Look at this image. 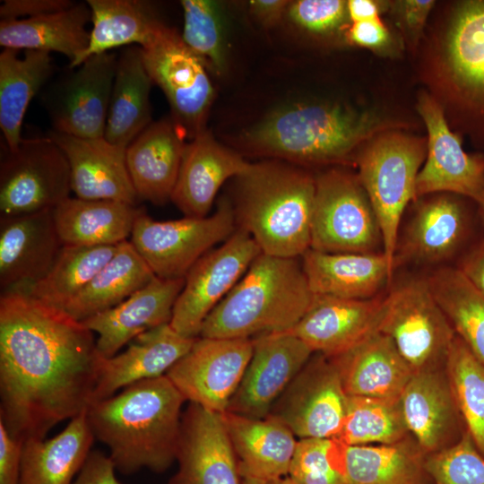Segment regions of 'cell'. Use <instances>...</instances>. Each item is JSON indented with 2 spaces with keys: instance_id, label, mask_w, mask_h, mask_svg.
Returning a JSON list of instances; mask_svg holds the SVG:
<instances>
[{
  "instance_id": "25",
  "label": "cell",
  "mask_w": 484,
  "mask_h": 484,
  "mask_svg": "<svg viewBox=\"0 0 484 484\" xmlns=\"http://www.w3.org/2000/svg\"><path fill=\"white\" fill-rule=\"evenodd\" d=\"M48 136L67 159L75 197L135 204L138 197L126 166V149L105 138L83 139L53 130Z\"/></svg>"
},
{
  "instance_id": "24",
  "label": "cell",
  "mask_w": 484,
  "mask_h": 484,
  "mask_svg": "<svg viewBox=\"0 0 484 484\" xmlns=\"http://www.w3.org/2000/svg\"><path fill=\"white\" fill-rule=\"evenodd\" d=\"M184 284L185 278L155 276L120 304L84 320L85 326L98 334L99 354L113 357L139 334L169 324Z\"/></svg>"
},
{
  "instance_id": "17",
  "label": "cell",
  "mask_w": 484,
  "mask_h": 484,
  "mask_svg": "<svg viewBox=\"0 0 484 484\" xmlns=\"http://www.w3.org/2000/svg\"><path fill=\"white\" fill-rule=\"evenodd\" d=\"M347 398L338 367L322 355L308 360L269 414L300 439L335 438L343 425Z\"/></svg>"
},
{
  "instance_id": "2",
  "label": "cell",
  "mask_w": 484,
  "mask_h": 484,
  "mask_svg": "<svg viewBox=\"0 0 484 484\" xmlns=\"http://www.w3.org/2000/svg\"><path fill=\"white\" fill-rule=\"evenodd\" d=\"M185 401L164 375L91 403L87 418L94 438L108 447L120 473L143 468L162 473L177 458Z\"/></svg>"
},
{
  "instance_id": "47",
  "label": "cell",
  "mask_w": 484,
  "mask_h": 484,
  "mask_svg": "<svg viewBox=\"0 0 484 484\" xmlns=\"http://www.w3.org/2000/svg\"><path fill=\"white\" fill-rule=\"evenodd\" d=\"M290 18L301 28L315 33L332 31L348 16L347 1L298 0L288 7Z\"/></svg>"
},
{
  "instance_id": "5",
  "label": "cell",
  "mask_w": 484,
  "mask_h": 484,
  "mask_svg": "<svg viewBox=\"0 0 484 484\" xmlns=\"http://www.w3.org/2000/svg\"><path fill=\"white\" fill-rule=\"evenodd\" d=\"M302 261L261 253L207 316L201 337L254 339L293 328L310 308Z\"/></svg>"
},
{
  "instance_id": "51",
  "label": "cell",
  "mask_w": 484,
  "mask_h": 484,
  "mask_svg": "<svg viewBox=\"0 0 484 484\" xmlns=\"http://www.w3.org/2000/svg\"><path fill=\"white\" fill-rule=\"evenodd\" d=\"M116 471L109 455L93 450L88 455L73 484H122L116 477Z\"/></svg>"
},
{
  "instance_id": "1",
  "label": "cell",
  "mask_w": 484,
  "mask_h": 484,
  "mask_svg": "<svg viewBox=\"0 0 484 484\" xmlns=\"http://www.w3.org/2000/svg\"><path fill=\"white\" fill-rule=\"evenodd\" d=\"M100 355L94 333L22 289L0 297V421L16 440L44 439L88 409Z\"/></svg>"
},
{
  "instance_id": "7",
  "label": "cell",
  "mask_w": 484,
  "mask_h": 484,
  "mask_svg": "<svg viewBox=\"0 0 484 484\" xmlns=\"http://www.w3.org/2000/svg\"><path fill=\"white\" fill-rule=\"evenodd\" d=\"M236 229L232 204L222 200L215 212L204 218L159 221L142 211L134 221L130 242L155 276L180 279Z\"/></svg>"
},
{
  "instance_id": "29",
  "label": "cell",
  "mask_w": 484,
  "mask_h": 484,
  "mask_svg": "<svg viewBox=\"0 0 484 484\" xmlns=\"http://www.w3.org/2000/svg\"><path fill=\"white\" fill-rule=\"evenodd\" d=\"M221 416L241 477L269 483L288 476L298 441L287 425L272 414L253 419L225 411Z\"/></svg>"
},
{
  "instance_id": "43",
  "label": "cell",
  "mask_w": 484,
  "mask_h": 484,
  "mask_svg": "<svg viewBox=\"0 0 484 484\" xmlns=\"http://www.w3.org/2000/svg\"><path fill=\"white\" fill-rule=\"evenodd\" d=\"M445 369L465 430L484 456V365L455 335Z\"/></svg>"
},
{
  "instance_id": "9",
  "label": "cell",
  "mask_w": 484,
  "mask_h": 484,
  "mask_svg": "<svg viewBox=\"0 0 484 484\" xmlns=\"http://www.w3.org/2000/svg\"><path fill=\"white\" fill-rule=\"evenodd\" d=\"M380 227L358 177L331 169L315 177L310 249L324 253H377Z\"/></svg>"
},
{
  "instance_id": "36",
  "label": "cell",
  "mask_w": 484,
  "mask_h": 484,
  "mask_svg": "<svg viewBox=\"0 0 484 484\" xmlns=\"http://www.w3.org/2000/svg\"><path fill=\"white\" fill-rule=\"evenodd\" d=\"M92 29L87 49L76 61L74 68L91 56L109 52L120 47L151 44L167 25L155 12L151 3L142 0H88Z\"/></svg>"
},
{
  "instance_id": "13",
  "label": "cell",
  "mask_w": 484,
  "mask_h": 484,
  "mask_svg": "<svg viewBox=\"0 0 484 484\" xmlns=\"http://www.w3.org/2000/svg\"><path fill=\"white\" fill-rule=\"evenodd\" d=\"M262 253L245 230L236 231L188 271L173 307L170 326L188 338L200 336L203 322Z\"/></svg>"
},
{
  "instance_id": "39",
  "label": "cell",
  "mask_w": 484,
  "mask_h": 484,
  "mask_svg": "<svg viewBox=\"0 0 484 484\" xmlns=\"http://www.w3.org/2000/svg\"><path fill=\"white\" fill-rule=\"evenodd\" d=\"M425 458L416 442L411 444L407 438L390 445H346V482L429 484Z\"/></svg>"
},
{
  "instance_id": "58",
  "label": "cell",
  "mask_w": 484,
  "mask_h": 484,
  "mask_svg": "<svg viewBox=\"0 0 484 484\" xmlns=\"http://www.w3.org/2000/svg\"><path fill=\"white\" fill-rule=\"evenodd\" d=\"M478 209H479V214H480V221H481V224H482V226L484 228V192H483L481 201L478 204Z\"/></svg>"
},
{
  "instance_id": "8",
  "label": "cell",
  "mask_w": 484,
  "mask_h": 484,
  "mask_svg": "<svg viewBox=\"0 0 484 484\" xmlns=\"http://www.w3.org/2000/svg\"><path fill=\"white\" fill-rule=\"evenodd\" d=\"M377 331L388 336L413 373L440 368L455 337L426 279H411L384 301Z\"/></svg>"
},
{
  "instance_id": "50",
  "label": "cell",
  "mask_w": 484,
  "mask_h": 484,
  "mask_svg": "<svg viewBox=\"0 0 484 484\" xmlns=\"http://www.w3.org/2000/svg\"><path fill=\"white\" fill-rule=\"evenodd\" d=\"M22 445L0 421V484H20Z\"/></svg>"
},
{
  "instance_id": "54",
  "label": "cell",
  "mask_w": 484,
  "mask_h": 484,
  "mask_svg": "<svg viewBox=\"0 0 484 484\" xmlns=\"http://www.w3.org/2000/svg\"><path fill=\"white\" fill-rule=\"evenodd\" d=\"M290 4L283 0H253L249 2V10L263 25L272 26L280 22Z\"/></svg>"
},
{
  "instance_id": "6",
  "label": "cell",
  "mask_w": 484,
  "mask_h": 484,
  "mask_svg": "<svg viewBox=\"0 0 484 484\" xmlns=\"http://www.w3.org/2000/svg\"><path fill=\"white\" fill-rule=\"evenodd\" d=\"M423 141L400 133L379 134L360 151L358 178L376 213L383 253L394 272L399 229L408 203L416 199V179L427 156Z\"/></svg>"
},
{
  "instance_id": "45",
  "label": "cell",
  "mask_w": 484,
  "mask_h": 484,
  "mask_svg": "<svg viewBox=\"0 0 484 484\" xmlns=\"http://www.w3.org/2000/svg\"><path fill=\"white\" fill-rule=\"evenodd\" d=\"M345 449L336 438L300 439L288 476L298 484H347Z\"/></svg>"
},
{
  "instance_id": "33",
  "label": "cell",
  "mask_w": 484,
  "mask_h": 484,
  "mask_svg": "<svg viewBox=\"0 0 484 484\" xmlns=\"http://www.w3.org/2000/svg\"><path fill=\"white\" fill-rule=\"evenodd\" d=\"M90 22L87 2H75L65 10L39 17L0 21V45L17 50L57 52L72 64L89 46Z\"/></svg>"
},
{
  "instance_id": "34",
  "label": "cell",
  "mask_w": 484,
  "mask_h": 484,
  "mask_svg": "<svg viewBox=\"0 0 484 484\" xmlns=\"http://www.w3.org/2000/svg\"><path fill=\"white\" fill-rule=\"evenodd\" d=\"M149 75L139 46H128L117 56L104 138L127 149L152 122Z\"/></svg>"
},
{
  "instance_id": "49",
  "label": "cell",
  "mask_w": 484,
  "mask_h": 484,
  "mask_svg": "<svg viewBox=\"0 0 484 484\" xmlns=\"http://www.w3.org/2000/svg\"><path fill=\"white\" fill-rule=\"evenodd\" d=\"M74 3L71 0H4L0 18L7 21L39 17L65 10Z\"/></svg>"
},
{
  "instance_id": "23",
  "label": "cell",
  "mask_w": 484,
  "mask_h": 484,
  "mask_svg": "<svg viewBox=\"0 0 484 484\" xmlns=\"http://www.w3.org/2000/svg\"><path fill=\"white\" fill-rule=\"evenodd\" d=\"M400 403L408 431L425 456L453 445L465 431L445 369L414 373Z\"/></svg>"
},
{
  "instance_id": "20",
  "label": "cell",
  "mask_w": 484,
  "mask_h": 484,
  "mask_svg": "<svg viewBox=\"0 0 484 484\" xmlns=\"http://www.w3.org/2000/svg\"><path fill=\"white\" fill-rule=\"evenodd\" d=\"M176 461L169 484H242L221 414L194 402L182 415Z\"/></svg>"
},
{
  "instance_id": "32",
  "label": "cell",
  "mask_w": 484,
  "mask_h": 484,
  "mask_svg": "<svg viewBox=\"0 0 484 484\" xmlns=\"http://www.w3.org/2000/svg\"><path fill=\"white\" fill-rule=\"evenodd\" d=\"M94 440L87 410L71 419L64 430L52 438L25 440L20 484H73Z\"/></svg>"
},
{
  "instance_id": "16",
  "label": "cell",
  "mask_w": 484,
  "mask_h": 484,
  "mask_svg": "<svg viewBox=\"0 0 484 484\" xmlns=\"http://www.w3.org/2000/svg\"><path fill=\"white\" fill-rule=\"evenodd\" d=\"M117 56L110 51L91 56L51 87L45 104L53 131L104 138Z\"/></svg>"
},
{
  "instance_id": "31",
  "label": "cell",
  "mask_w": 484,
  "mask_h": 484,
  "mask_svg": "<svg viewBox=\"0 0 484 484\" xmlns=\"http://www.w3.org/2000/svg\"><path fill=\"white\" fill-rule=\"evenodd\" d=\"M301 261L315 295L349 299L372 298L393 274L383 252L324 253L308 249L301 256Z\"/></svg>"
},
{
  "instance_id": "18",
  "label": "cell",
  "mask_w": 484,
  "mask_h": 484,
  "mask_svg": "<svg viewBox=\"0 0 484 484\" xmlns=\"http://www.w3.org/2000/svg\"><path fill=\"white\" fill-rule=\"evenodd\" d=\"M428 133L425 164L416 179V198L445 192L466 197L477 204L484 192V154L463 151L459 136L454 134L439 105L422 93L417 105Z\"/></svg>"
},
{
  "instance_id": "46",
  "label": "cell",
  "mask_w": 484,
  "mask_h": 484,
  "mask_svg": "<svg viewBox=\"0 0 484 484\" xmlns=\"http://www.w3.org/2000/svg\"><path fill=\"white\" fill-rule=\"evenodd\" d=\"M433 484H484V456L465 430L453 445L426 456Z\"/></svg>"
},
{
  "instance_id": "53",
  "label": "cell",
  "mask_w": 484,
  "mask_h": 484,
  "mask_svg": "<svg viewBox=\"0 0 484 484\" xmlns=\"http://www.w3.org/2000/svg\"><path fill=\"white\" fill-rule=\"evenodd\" d=\"M456 267L484 295V236L461 256Z\"/></svg>"
},
{
  "instance_id": "37",
  "label": "cell",
  "mask_w": 484,
  "mask_h": 484,
  "mask_svg": "<svg viewBox=\"0 0 484 484\" xmlns=\"http://www.w3.org/2000/svg\"><path fill=\"white\" fill-rule=\"evenodd\" d=\"M4 48L0 53V128L8 151L19 147L30 102L52 73L50 53Z\"/></svg>"
},
{
  "instance_id": "48",
  "label": "cell",
  "mask_w": 484,
  "mask_h": 484,
  "mask_svg": "<svg viewBox=\"0 0 484 484\" xmlns=\"http://www.w3.org/2000/svg\"><path fill=\"white\" fill-rule=\"evenodd\" d=\"M435 3L433 0L391 1L388 2L387 10L391 12L409 40L415 44Z\"/></svg>"
},
{
  "instance_id": "21",
  "label": "cell",
  "mask_w": 484,
  "mask_h": 484,
  "mask_svg": "<svg viewBox=\"0 0 484 484\" xmlns=\"http://www.w3.org/2000/svg\"><path fill=\"white\" fill-rule=\"evenodd\" d=\"M385 298L349 299L315 295L301 320L288 333L313 352L328 358L340 356L377 331Z\"/></svg>"
},
{
  "instance_id": "27",
  "label": "cell",
  "mask_w": 484,
  "mask_h": 484,
  "mask_svg": "<svg viewBox=\"0 0 484 484\" xmlns=\"http://www.w3.org/2000/svg\"><path fill=\"white\" fill-rule=\"evenodd\" d=\"M196 338L176 332L169 324L144 332L127 349L110 358L100 356L91 403L113 396L130 385L166 375L190 350Z\"/></svg>"
},
{
  "instance_id": "30",
  "label": "cell",
  "mask_w": 484,
  "mask_h": 484,
  "mask_svg": "<svg viewBox=\"0 0 484 484\" xmlns=\"http://www.w3.org/2000/svg\"><path fill=\"white\" fill-rule=\"evenodd\" d=\"M331 359L347 395L400 399L414 374L392 340L378 331Z\"/></svg>"
},
{
  "instance_id": "55",
  "label": "cell",
  "mask_w": 484,
  "mask_h": 484,
  "mask_svg": "<svg viewBox=\"0 0 484 484\" xmlns=\"http://www.w3.org/2000/svg\"><path fill=\"white\" fill-rule=\"evenodd\" d=\"M388 2L373 0L347 1L348 16L353 22L369 21L379 18V13L387 10Z\"/></svg>"
},
{
  "instance_id": "40",
  "label": "cell",
  "mask_w": 484,
  "mask_h": 484,
  "mask_svg": "<svg viewBox=\"0 0 484 484\" xmlns=\"http://www.w3.org/2000/svg\"><path fill=\"white\" fill-rule=\"evenodd\" d=\"M425 279L455 335L484 365V295L457 267L437 269Z\"/></svg>"
},
{
  "instance_id": "26",
  "label": "cell",
  "mask_w": 484,
  "mask_h": 484,
  "mask_svg": "<svg viewBox=\"0 0 484 484\" xmlns=\"http://www.w3.org/2000/svg\"><path fill=\"white\" fill-rule=\"evenodd\" d=\"M250 163L205 129L186 143L170 200L185 217L204 218L221 186L244 173Z\"/></svg>"
},
{
  "instance_id": "56",
  "label": "cell",
  "mask_w": 484,
  "mask_h": 484,
  "mask_svg": "<svg viewBox=\"0 0 484 484\" xmlns=\"http://www.w3.org/2000/svg\"><path fill=\"white\" fill-rule=\"evenodd\" d=\"M268 484H298V483L296 482L294 480H292L290 477L285 476L278 480H272L269 482Z\"/></svg>"
},
{
  "instance_id": "52",
  "label": "cell",
  "mask_w": 484,
  "mask_h": 484,
  "mask_svg": "<svg viewBox=\"0 0 484 484\" xmlns=\"http://www.w3.org/2000/svg\"><path fill=\"white\" fill-rule=\"evenodd\" d=\"M347 36L354 45L378 51L386 49L392 42L389 30L379 18L353 22Z\"/></svg>"
},
{
  "instance_id": "4",
  "label": "cell",
  "mask_w": 484,
  "mask_h": 484,
  "mask_svg": "<svg viewBox=\"0 0 484 484\" xmlns=\"http://www.w3.org/2000/svg\"><path fill=\"white\" fill-rule=\"evenodd\" d=\"M388 122L378 113L341 104L298 103L269 114L242 136L249 151L294 165L346 160Z\"/></svg>"
},
{
  "instance_id": "57",
  "label": "cell",
  "mask_w": 484,
  "mask_h": 484,
  "mask_svg": "<svg viewBox=\"0 0 484 484\" xmlns=\"http://www.w3.org/2000/svg\"><path fill=\"white\" fill-rule=\"evenodd\" d=\"M242 484H268V482L253 478V477H241Z\"/></svg>"
},
{
  "instance_id": "38",
  "label": "cell",
  "mask_w": 484,
  "mask_h": 484,
  "mask_svg": "<svg viewBox=\"0 0 484 484\" xmlns=\"http://www.w3.org/2000/svg\"><path fill=\"white\" fill-rule=\"evenodd\" d=\"M155 277L130 241L118 245L108 263L63 309L83 322L116 307Z\"/></svg>"
},
{
  "instance_id": "28",
  "label": "cell",
  "mask_w": 484,
  "mask_h": 484,
  "mask_svg": "<svg viewBox=\"0 0 484 484\" xmlns=\"http://www.w3.org/2000/svg\"><path fill=\"white\" fill-rule=\"evenodd\" d=\"M186 137L172 118L151 122L127 147L126 166L138 198L162 205L171 198Z\"/></svg>"
},
{
  "instance_id": "11",
  "label": "cell",
  "mask_w": 484,
  "mask_h": 484,
  "mask_svg": "<svg viewBox=\"0 0 484 484\" xmlns=\"http://www.w3.org/2000/svg\"><path fill=\"white\" fill-rule=\"evenodd\" d=\"M445 68L457 122L484 148V0L454 4L445 37Z\"/></svg>"
},
{
  "instance_id": "3",
  "label": "cell",
  "mask_w": 484,
  "mask_h": 484,
  "mask_svg": "<svg viewBox=\"0 0 484 484\" xmlns=\"http://www.w3.org/2000/svg\"><path fill=\"white\" fill-rule=\"evenodd\" d=\"M236 183L237 228L262 253L298 258L310 249L315 177L289 162L264 160L250 163Z\"/></svg>"
},
{
  "instance_id": "12",
  "label": "cell",
  "mask_w": 484,
  "mask_h": 484,
  "mask_svg": "<svg viewBox=\"0 0 484 484\" xmlns=\"http://www.w3.org/2000/svg\"><path fill=\"white\" fill-rule=\"evenodd\" d=\"M71 191L67 159L48 136L22 139L1 161V217L53 210Z\"/></svg>"
},
{
  "instance_id": "10",
  "label": "cell",
  "mask_w": 484,
  "mask_h": 484,
  "mask_svg": "<svg viewBox=\"0 0 484 484\" xmlns=\"http://www.w3.org/2000/svg\"><path fill=\"white\" fill-rule=\"evenodd\" d=\"M141 48L152 82L168 99L170 117L186 139H193L206 129L214 99L209 70L185 44L181 34L168 25L151 44Z\"/></svg>"
},
{
  "instance_id": "42",
  "label": "cell",
  "mask_w": 484,
  "mask_h": 484,
  "mask_svg": "<svg viewBox=\"0 0 484 484\" xmlns=\"http://www.w3.org/2000/svg\"><path fill=\"white\" fill-rule=\"evenodd\" d=\"M408 435L400 399L348 395L343 425L335 438L346 445H390Z\"/></svg>"
},
{
  "instance_id": "22",
  "label": "cell",
  "mask_w": 484,
  "mask_h": 484,
  "mask_svg": "<svg viewBox=\"0 0 484 484\" xmlns=\"http://www.w3.org/2000/svg\"><path fill=\"white\" fill-rule=\"evenodd\" d=\"M62 246L53 210L1 217V290L26 287L42 279Z\"/></svg>"
},
{
  "instance_id": "19",
  "label": "cell",
  "mask_w": 484,
  "mask_h": 484,
  "mask_svg": "<svg viewBox=\"0 0 484 484\" xmlns=\"http://www.w3.org/2000/svg\"><path fill=\"white\" fill-rule=\"evenodd\" d=\"M253 343L251 359L226 411L262 419L314 352L288 332L263 334Z\"/></svg>"
},
{
  "instance_id": "41",
  "label": "cell",
  "mask_w": 484,
  "mask_h": 484,
  "mask_svg": "<svg viewBox=\"0 0 484 484\" xmlns=\"http://www.w3.org/2000/svg\"><path fill=\"white\" fill-rule=\"evenodd\" d=\"M118 245H63L42 279L16 289L25 290L47 305L64 309L114 256Z\"/></svg>"
},
{
  "instance_id": "14",
  "label": "cell",
  "mask_w": 484,
  "mask_h": 484,
  "mask_svg": "<svg viewBox=\"0 0 484 484\" xmlns=\"http://www.w3.org/2000/svg\"><path fill=\"white\" fill-rule=\"evenodd\" d=\"M253 339L197 337L166 373L186 401L222 414L253 354Z\"/></svg>"
},
{
  "instance_id": "44",
  "label": "cell",
  "mask_w": 484,
  "mask_h": 484,
  "mask_svg": "<svg viewBox=\"0 0 484 484\" xmlns=\"http://www.w3.org/2000/svg\"><path fill=\"white\" fill-rule=\"evenodd\" d=\"M184 15L181 38L209 72L220 75L227 65L224 17L220 4L212 0L180 1Z\"/></svg>"
},
{
  "instance_id": "35",
  "label": "cell",
  "mask_w": 484,
  "mask_h": 484,
  "mask_svg": "<svg viewBox=\"0 0 484 484\" xmlns=\"http://www.w3.org/2000/svg\"><path fill=\"white\" fill-rule=\"evenodd\" d=\"M142 211L118 201L69 197L53 209V218L63 245L113 246L131 236Z\"/></svg>"
},
{
  "instance_id": "15",
  "label": "cell",
  "mask_w": 484,
  "mask_h": 484,
  "mask_svg": "<svg viewBox=\"0 0 484 484\" xmlns=\"http://www.w3.org/2000/svg\"><path fill=\"white\" fill-rule=\"evenodd\" d=\"M466 197L445 193L416 207L394 254V270L403 264H435L462 255L474 238L476 215Z\"/></svg>"
}]
</instances>
